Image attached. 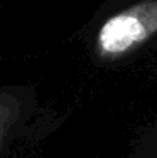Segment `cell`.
<instances>
[{"mask_svg": "<svg viewBox=\"0 0 157 158\" xmlns=\"http://www.w3.org/2000/svg\"><path fill=\"white\" fill-rule=\"evenodd\" d=\"M157 37V0H122L100 22L95 52L100 61H125Z\"/></svg>", "mask_w": 157, "mask_h": 158, "instance_id": "6da1fadb", "label": "cell"}]
</instances>
